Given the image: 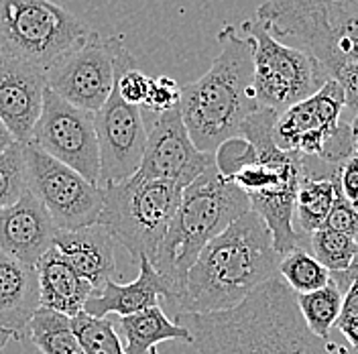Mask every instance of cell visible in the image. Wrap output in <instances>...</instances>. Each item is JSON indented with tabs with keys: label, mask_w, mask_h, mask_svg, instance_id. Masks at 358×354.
Wrapping results in <instances>:
<instances>
[{
	"label": "cell",
	"mask_w": 358,
	"mask_h": 354,
	"mask_svg": "<svg viewBox=\"0 0 358 354\" xmlns=\"http://www.w3.org/2000/svg\"><path fill=\"white\" fill-rule=\"evenodd\" d=\"M357 210H358V208H357Z\"/></svg>",
	"instance_id": "obj_42"
},
{
	"label": "cell",
	"mask_w": 358,
	"mask_h": 354,
	"mask_svg": "<svg viewBox=\"0 0 358 354\" xmlns=\"http://www.w3.org/2000/svg\"><path fill=\"white\" fill-rule=\"evenodd\" d=\"M336 82L344 90L346 108L350 111L352 118L358 116V64H348L342 67V71L334 78Z\"/></svg>",
	"instance_id": "obj_36"
},
{
	"label": "cell",
	"mask_w": 358,
	"mask_h": 354,
	"mask_svg": "<svg viewBox=\"0 0 358 354\" xmlns=\"http://www.w3.org/2000/svg\"><path fill=\"white\" fill-rule=\"evenodd\" d=\"M27 336L41 354H86L71 328V318L59 311L39 308L29 324Z\"/></svg>",
	"instance_id": "obj_23"
},
{
	"label": "cell",
	"mask_w": 358,
	"mask_h": 354,
	"mask_svg": "<svg viewBox=\"0 0 358 354\" xmlns=\"http://www.w3.org/2000/svg\"><path fill=\"white\" fill-rule=\"evenodd\" d=\"M57 226L35 194L27 192L19 201L0 210V253L37 267L45 253L53 246Z\"/></svg>",
	"instance_id": "obj_17"
},
{
	"label": "cell",
	"mask_w": 358,
	"mask_h": 354,
	"mask_svg": "<svg viewBox=\"0 0 358 354\" xmlns=\"http://www.w3.org/2000/svg\"><path fill=\"white\" fill-rule=\"evenodd\" d=\"M39 273V289H41V308L59 311L67 318H76L88 297L94 293V288L86 279H82L73 267L57 253V248H49L37 263Z\"/></svg>",
	"instance_id": "obj_21"
},
{
	"label": "cell",
	"mask_w": 358,
	"mask_h": 354,
	"mask_svg": "<svg viewBox=\"0 0 358 354\" xmlns=\"http://www.w3.org/2000/svg\"><path fill=\"white\" fill-rule=\"evenodd\" d=\"M344 108V90L336 80H328L313 96L277 114L273 139L287 153L324 161L326 149L342 125Z\"/></svg>",
	"instance_id": "obj_13"
},
{
	"label": "cell",
	"mask_w": 358,
	"mask_h": 354,
	"mask_svg": "<svg viewBox=\"0 0 358 354\" xmlns=\"http://www.w3.org/2000/svg\"><path fill=\"white\" fill-rule=\"evenodd\" d=\"M200 354H355L306 326L297 293L277 275L228 311L179 313Z\"/></svg>",
	"instance_id": "obj_1"
},
{
	"label": "cell",
	"mask_w": 358,
	"mask_h": 354,
	"mask_svg": "<svg viewBox=\"0 0 358 354\" xmlns=\"http://www.w3.org/2000/svg\"><path fill=\"white\" fill-rule=\"evenodd\" d=\"M129 67H134V57L122 37H102L92 31L82 47L47 73V86L69 104L96 114Z\"/></svg>",
	"instance_id": "obj_9"
},
{
	"label": "cell",
	"mask_w": 358,
	"mask_h": 354,
	"mask_svg": "<svg viewBox=\"0 0 358 354\" xmlns=\"http://www.w3.org/2000/svg\"><path fill=\"white\" fill-rule=\"evenodd\" d=\"M310 253L332 275L346 273L357 255V239L338 234L328 228H320L310 234Z\"/></svg>",
	"instance_id": "obj_27"
},
{
	"label": "cell",
	"mask_w": 358,
	"mask_h": 354,
	"mask_svg": "<svg viewBox=\"0 0 358 354\" xmlns=\"http://www.w3.org/2000/svg\"><path fill=\"white\" fill-rule=\"evenodd\" d=\"M330 179L334 181L336 194L358 208V155H352L338 165Z\"/></svg>",
	"instance_id": "obj_35"
},
{
	"label": "cell",
	"mask_w": 358,
	"mask_h": 354,
	"mask_svg": "<svg viewBox=\"0 0 358 354\" xmlns=\"http://www.w3.org/2000/svg\"><path fill=\"white\" fill-rule=\"evenodd\" d=\"M102 194L104 204L98 224L129 250L136 263L143 257L153 263L176 218L183 187L134 174L127 181L104 185Z\"/></svg>",
	"instance_id": "obj_6"
},
{
	"label": "cell",
	"mask_w": 358,
	"mask_h": 354,
	"mask_svg": "<svg viewBox=\"0 0 358 354\" xmlns=\"http://www.w3.org/2000/svg\"><path fill=\"white\" fill-rule=\"evenodd\" d=\"M212 153H201L185 129L181 111L173 108L157 116L147 133L145 155L136 176L178 183L183 190L214 165Z\"/></svg>",
	"instance_id": "obj_15"
},
{
	"label": "cell",
	"mask_w": 358,
	"mask_h": 354,
	"mask_svg": "<svg viewBox=\"0 0 358 354\" xmlns=\"http://www.w3.org/2000/svg\"><path fill=\"white\" fill-rule=\"evenodd\" d=\"M86 21L53 0H0V55L45 73L90 37Z\"/></svg>",
	"instance_id": "obj_7"
},
{
	"label": "cell",
	"mask_w": 358,
	"mask_h": 354,
	"mask_svg": "<svg viewBox=\"0 0 358 354\" xmlns=\"http://www.w3.org/2000/svg\"><path fill=\"white\" fill-rule=\"evenodd\" d=\"M114 243L116 241L102 224L78 230H57L53 236V248H57V253L94 291L104 288L116 273Z\"/></svg>",
	"instance_id": "obj_19"
},
{
	"label": "cell",
	"mask_w": 358,
	"mask_h": 354,
	"mask_svg": "<svg viewBox=\"0 0 358 354\" xmlns=\"http://www.w3.org/2000/svg\"><path fill=\"white\" fill-rule=\"evenodd\" d=\"M243 31L255 47V98L261 108L281 114L332 80L312 55L279 43L257 19L243 22Z\"/></svg>",
	"instance_id": "obj_8"
},
{
	"label": "cell",
	"mask_w": 358,
	"mask_h": 354,
	"mask_svg": "<svg viewBox=\"0 0 358 354\" xmlns=\"http://www.w3.org/2000/svg\"><path fill=\"white\" fill-rule=\"evenodd\" d=\"M17 141H15V136H13V133L4 127V122L0 120V155L8 149V147H13Z\"/></svg>",
	"instance_id": "obj_40"
},
{
	"label": "cell",
	"mask_w": 358,
	"mask_h": 354,
	"mask_svg": "<svg viewBox=\"0 0 358 354\" xmlns=\"http://www.w3.org/2000/svg\"><path fill=\"white\" fill-rule=\"evenodd\" d=\"M279 277L297 295H301V293H312L315 289L326 288L332 279V273L322 265L308 248L297 246L285 257H281Z\"/></svg>",
	"instance_id": "obj_26"
},
{
	"label": "cell",
	"mask_w": 358,
	"mask_h": 354,
	"mask_svg": "<svg viewBox=\"0 0 358 354\" xmlns=\"http://www.w3.org/2000/svg\"><path fill=\"white\" fill-rule=\"evenodd\" d=\"M39 308L37 267L24 265L0 253V328L13 334V340H22Z\"/></svg>",
	"instance_id": "obj_20"
},
{
	"label": "cell",
	"mask_w": 358,
	"mask_h": 354,
	"mask_svg": "<svg viewBox=\"0 0 358 354\" xmlns=\"http://www.w3.org/2000/svg\"><path fill=\"white\" fill-rule=\"evenodd\" d=\"M342 295L344 293L332 279L326 288L297 295L301 318L310 328V332L315 334L317 338H330V332L342 311Z\"/></svg>",
	"instance_id": "obj_25"
},
{
	"label": "cell",
	"mask_w": 358,
	"mask_h": 354,
	"mask_svg": "<svg viewBox=\"0 0 358 354\" xmlns=\"http://www.w3.org/2000/svg\"><path fill=\"white\" fill-rule=\"evenodd\" d=\"M357 354H358V353H357Z\"/></svg>",
	"instance_id": "obj_43"
},
{
	"label": "cell",
	"mask_w": 358,
	"mask_h": 354,
	"mask_svg": "<svg viewBox=\"0 0 358 354\" xmlns=\"http://www.w3.org/2000/svg\"><path fill=\"white\" fill-rule=\"evenodd\" d=\"M324 228L338 232V234H346V236H352L358 239V210L348 204L342 196L336 194V201L330 216L326 218Z\"/></svg>",
	"instance_id": "obj_34"
},
{
	"label": "cell",
	"mask_w": 358,
	"mask_h": 354,
	"mask_svg": "<svg viewBox=\"0 0 358 354\" xmlns=\"http://www.w3.org/2000/svg\"><path fill=\"white\" fill-rule=\"evenodd\" d=\"M27 192V169L22 145L15 143L0 155V210L19 201Z\"/></svg>",
	"instance_id": "obj_30"
},
{
	"label": "cell",
	"mask_w": 358,
	"mask_h": 354,
	"mask_svg": "<svg viewBox=\"0 0 358 354\" xmlns=\"http://www.w3.org/2000/svg\"><path fill=\"white\" fill-rule=\"evenodd\" d=\"M8 340H13V334L8 332V330H4V328H0V353H2V348L6 346Z\"/></svg>",
	"instance_id": "obj_41"
},
{
	"label": "cell",
	"mask_w": 358,
	"mask_h": 354,
	"mask_svg": "<svg viewBox=\"0 0 358 354\" xmlns=\"http://www.w3.org/2000/svg\"><path fill=\"white\" fill-rule=\"evenodd\" d=\"M179 102H181V88L176 80H171L167 76L151 78V90H149V96H147L143 108L155 112L159 116L163 112L179 108Z\"/></svg>",
	"instance_id": "obj_32"
},
{
	"label": "cell",
	"mask_w": 358,
	"mask_h": 354,
	"mask_svg": "<svg viewBox=\"0 0 358 354\" xmlns=\"http://www.w3.org/2000/svg\"><path fill=\"white\" fill-rule=\"evenodd\" d=\"M336 201V185L330 177L303 176L295 198V218L301 230L312 234L324 228Z\"/></svg>",
	"instance_id": "obj_24"
},
{
	"label": "cell",
	"mask_w": 358,
	"mask_h": 354,
	"mask_svg": "<svg viewBox=\"0 0 358 354\" xmlns=\"http://www.w3.org/2000/svg\"><path fill=\"white\" fill-rule=\"evenodd\" d=\"M47 88L45 71L0 55V120L17 143H31Z\"/></svg>",
	"instance_id": "obj_16"
},
{
	"label": "cell",
	"mask_w": 358,
	"mask_h": 354,
	"mask_svg": "<svg viewBox=\"0 0 358 354\" xmlns=\"http://www.w3.org/2000/svg\"><path fill=\"white\" fill-rule=\"evenodd\" d=\"M159 297H167L169 302H173V291L159 275L153 263L143 257L138 261V275L134 281L120 285L110 279L104 288L90 295L84 311L92 318H106L110 313L124 318L155 308L159 306Z\"/></svg>",
	"instance_id": "obj_18"
},
{
	"label": "cell",
	"mask_w": 358,
	"mask_h": 354,
	"mask_svg": "<svg viewBox=\"0 0 358 354\" xmlns=\"http://www.w3.org/2000/svg\"><path fill=\"white\" fill-rule=\"evenodd\" d=\"M255 159H257V151L245 136L228 139L214 153L216 167H218L220 176L226 177V179L236 176L243 167L250 165Z\"/></svg>",
	"instance_id": "obj_31"
},
{
	"label": "cell",
	"mask_w": 358,
	"mask_h": 354,
	"mask_svg": "<svg viewBox=\"0 0 358 354\" xmlns=\"http://www.w3.org/2000/svg\"><path fill=\"white\" fill-rule=\"evenodd\" d=\"M326 4L340 53L358 64V0H326Z\"/></svg>",
	"instance_id": "obj_29"
},
{
	"label": "cell",
	"mask_w": 358,
	"mask_h": 354,
	"mask_svg": "<svg viewBox=\"0 0 358 354\" xmlns=\"http://www.w3.org/2000/svg\"><path fill=\"white\" fill-rule=\"evenodd\" d=\"M277 112L259 108L241 127V136L255 147L257 159L243 167L232 181L250 199V208L263 218L273 234L275 250L285 257L301 246V239L293 228L295 198L303 177L301 157L277 147L273 139Z\"/></svg>",
	"instance_id": "obj_5"
},
{
	"label": "cell",
	"mask_w": 358,
	"mask_h": 354,
	"mask_svg": "<svg viewBox=\"0 0 358 354\" xmlns=\"http://www.w3.org/2000/svg\"><path fill=\"white\" fill-rule=\"evenodd\" d=\"M358 277V239H357V255H355V261H352V265L350 269L346 271V273H336L332 275V281H334L336 285L340 288V291L344 293L348 285L352 283V279H357Z\"/></svg>",
	"instance_id": "obj_39"
},
{
	"label": "cell",
	"mask_w": 358,
	"mask_h": 354,
	"mask_svg": "<svg viewBox=\"0 0 358 354\" xmlns=\"http://www.w3.org/2000/svg\"><path fill=\"white\" fill-rule=\"evenodd\" d=\"M338 332L342 334V338L346 340L348 348L352 353H358V316H350V318H338L336 322Z\"/></svg>",
	"instance_id": "obj_37"
},
{
	"label": "cell",
	"mask_w": 358,
	"mask_h": 354,
	"mask_svg": "<svg viewBox=\"0 0 358 354\" xmlns=\"http://www.w3.org/2000/svg\"><path fill=\"white\" fill-rule=\"evenodd\" d=\"M22 157L27 187L47 208L57 230H78L98 224L104 204L100 185L47 155L33 143L22 145Z\"/></svg>",
	"instance_id": "obj_10"
},
{
	"label": "cell",
	"mask_w": 358,
	"mask_h": 354,
	"mask_svg": "<svg viewBox=\"0 0 358 354\" xmlns=\"http://www.w3.org/2000/svg\"><path fill=\"white\" fill-rule=\"evenodd\" d=\"M120 330L127 340V354H159L157 344L167 340L194 344L192 332L183 324L169 320L161 306L120 318Z\"/></svg>",
	"instance_id": "obj_22"
},
{
	"label": "cell",
	"mask_w": 358,
	"mask_h": 354,
	"mask_svg": "<svg viewBox=\"0 0 358 354\" xmlns=\"http://www.w3.org/2000/svg\"><path fill=\"white\" fill-rule=\"evenodd\" d=\"M257 21L279 43L312 55L332 80L350 64L336 45L326 0H267L259 6Z\"/></svg>",
	"instance_id": "obj_12"
},
{
	"label": "cell",
	"mask_w": 358,
	"mask_h": 354,
	"mask_svg": "<svg viewBox=\"0 0 358 354\" xmlns=\"http://www.w3.org/2000/svg\"><path fill=\"white\" fill-rule=\"evenodd\" d=\"M250 210L245 192L220 176L216 163L183 190L176 218L153 261L173 291L176 304L185 291L187 273L203 246Z\"/></svg>",
	"instance_id": "obj_4"
},
{
	"label": "cell",
	"mask_w": 358,
	"mask_h": 354,
	"mask_svg": "<svg viewBox=\"0 0 358 354\" xmlns=\"http://www.w3.org/2000/svg\"><path fill=\"white\" fill-rule=\"evenodd\" d=\"M350 316H358V277L352 279V283L342 295V311L340 318H350Z\"/></svg>",
	"instance_id": "obj_38"
},
{
	"label": "cell",
	"mask_w": 358,
	"mask_h": 354,
	"mask_svg": "<svg viewBox=\"0 0 358 354\" xmlns=\"http://www.w3.org/2000/svg\"><path fill=\"white\" fill-rule=\"evenodd\" d=\"M71 328L80 338L86 354H127L120 336L108 318H92L86 311H80L76 318H71Z\"/></svg>",
	"instance_id": "obj_28"
},
{
	"label": "cell",
	"mask_w": 358,
	"mask_h": 354,
	"mask_svg": "<svg viewBox=\"0 0 358 354\" xmlns=\"http://www.w3.org/2000/svg\"><path fill=\"white\" fill-rule=\"evenodd\" d=\"M281 255L263 218L250 210L203 246L192 265L179 313H216L238 308L279 275Z\"/></svg>",
	"instance_id": "obj_2"
},
{
	"label": "cell",
	"mask_w": 358,
	"mask_h": 354,
	"mask_svg": "<svg viewBox=\"0 0 358 354\" xmlns=\"http://www.w3.org/2000/svg\"><path fill=\"white\" fill-rule=\"evenodd\" d=\"M116 90L120 94V98L127 102V104H133L143 108L147 96H149V90H151V78L145 76L141 69L136 67H129L124 69L120 76H118V82H116Z\"/></svg>",
	"instance_id": "obj_33"
},
{
	"label": "cell",
	"mask_w": 358,
	"mask_h": 354,
	"mask_svg": "<svg viewBox=\"0 0 358 354\" xmlns=\"http://www.w3.org/2000/svg\"><path fill=\"white\" fill-rule=\"evenodd\" d=\"M100 147V187L133 177L145 155L147 129L138 106L127 104L118 90L94 114Z\"/></svg>",
	"instance_id": "obj_14"
},
{
	"label": "cell",
	"mask_w": 358,
	"mask_h": 354,
	"mask_svg": "<svg viewBox=\"0 0 358 354\" xmlns=\"http://www.w3.org/2000/svg\"><path fill=\"white\" fill-rule=\"evenodd\" d=\"M31 143L100 185V147L92 112L69 104L47 88Z\"/></svg>",
	"instance_id": "obj_11"
},
{
	"label": "cell",
	"mask_w": 358,
	"mask_h": 354,
	"mask_svg": "<svg viewBox=\"0 0 358 354\" xmlns=\"http://www.w3.org/2000/svg\"><path fill=\"white\" fill-rule=\"evenodd\" d=\"M220 55L212 67L181 88L179 111L194 145L201 153H216L228 139L241 136L245 120L259 111L255 98L252 41L224 24L218 35Z\"/></svg>",
	"instance_id": "obj_3"
}]
</instances>
